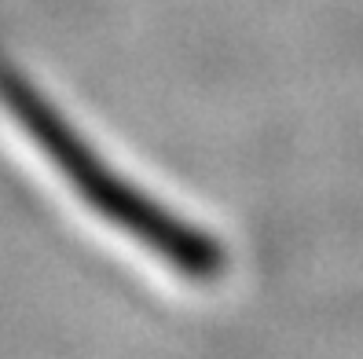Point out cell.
<instances>
[{
  "label": "cell",
  "mask_w": 363,
  "mask_h": 359,
  "mask_svg": "<svg viewBox=\"0 0 363 359\" xmlns=\"http://www.w3.org/2000/svg\"><path fill=\"white\" fill-rule=\"evenodd\" d=\"M0 107L99 220L118 227L147 253H155L169 271H177L187 283L209 286L224 279V246L209 231L162 205L155 195H147L129 176H121L4 55H0Z\"/></svg>",
  "instance_id": "1"
}]
</instances>
